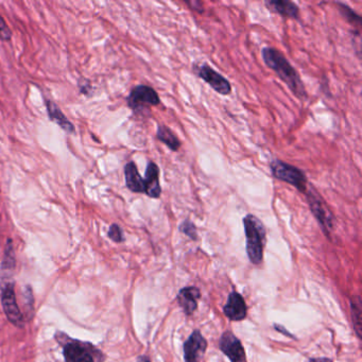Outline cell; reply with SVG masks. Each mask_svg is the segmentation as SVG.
I'll return each mask as SVG.
<instances>
[{
  "label": "cell",
  "mask_w": 362,
  "mask_h": 362,
  "mask_svg": "<svg viewBox=\"0 0 362 362\" xmlns=\"http://www.w3.org/2000/svg\"><path fill=\"white\" fill-rule=\"evenodd\" d=\"M14 268H16V254L11 239H8L4 253L3 265H1V304L8 320L18 327H23L25 324L24 315L18 306L14 290Z\"/></svg>",
  "instance_id": "1"
},
{
  "label": "cell",
  "mask_w": 362,
  "mask_h": 362,
  "mask_svg": "<svg viewBox=\"0 0 362 362\" xmlns=\"http://www.w3.org/2000/svg\"><path fill=\"white\" fill-rule=\"evenodd\" d=\"M262 56L265 64L272 69L282 81L287 84L288 88L298 98H307L306 88L300 75L279 50L272 47H265L262 50Z\"/></svg>",
  "instance_id": "2"
},
{
  "label": "cell",
  "mask_w": 362,
  "mask_h": 362,
  "mask_svg": "<svg viewBox=\"0 0 362 362\" xmlns=\"http://www.w3.org/2000/svg\"><path fill=\"white\" fill-rule=\"evenodd\" d=\"M56 340L62 345L63 356L66 362H104L105 356L94 344L56 334Z\"/></svg>",
  "instance_id": "3"
},
{
  "label": "cell",
  "mask_w": 362,
  "mask_h": 362,
  "mask_svg": "<svg viewBox=\"0 0 362 362\" xmlns=\"http://www.w3.org/2000/svg\"><path fill=\"white\" fill-rule=\"evenodd\" d=\"M243 225L247 238L248 256L252 264L260 265L264 258L266 227L262 221L253 215H247L243 218Z\"/></svg>",
  "instance_id": "4"
},
{
  "label": "cell",
  "mask_w": 362,
  "mask_h": 362,
  "mask_svg": "<svg viewBox=\"0 0 362 362\" xmlns=\"http://www.w3.org/2000/svg\"><path fill=\"white\" fill-rule=\"evenodd\" d=\"M270 169L272 172V176L277 180L283 181L287 184L292 185L296 187L301 193H306L307 176L303 170L298 169L296 166L290 165V164L285 163V162L275 159L270 163Z\"/></svg>",
  "instance_id": "5"
},
{
  "label": "cell",
  "mask_w": 362,
  "mask_h": 362,
  "mask_svg": "<svg viewBox=\"0 0 362 362\" xmlns=\"http://www.w3.org/2000/svg\"><path fill=\"white\" fill-rule=\"evenodd\" d=\"M128 105L134 111H142L161 103L159 94L148 85H138L131 90L127 99Z\"/></svg>",
  "instance_id": "6"
},
{
  "label": "cell",
  "mask_w": 362,
  "mask_h": 362,
  "mask_svg": "<svg viewBox=\"0 0 362 362\" xmlns=\"http://www.w3.org/2000/svg\"><path fill=\"white\" fill-rule=\"evenodd\" d=\"M306 199L308 202L309 207L313 212V216L319 221L321 227H323L324 231H330L332 227V212L328 210L327 206L324 203L322 198L320 197L319 193L313 188H307Z\"/></svg>",
  "instance_id": "7"
},
{
  "label": "cell",
  "mask_w": 362,
  "mask_h": 362,
  "mask_svg": "<svg viewBox=\"0 0 362 362\" xmlns=\"http://www.w3.org/2000/svg\"><path fill=\"white\" fill-rule=\"evenodd\" d=\"M195 73H197L198 77L201 78L218 94L223 95V96L231 94V86L229 80L225 79L222 75L214 71L210 65H200L195 68Z\"/></svg>",
  "instance_id": "8"
},
{
  "label": "cell",
  "mask_w": 362,
  "mask_h": 362,
  "mask_svg": "<svg viewBox=\"0 0 362 362\" xmlns=\"http://www.w3.org/2000/svg\"><path fill=\"white\" fill-rule=\"evenodd\" d=\"M219 347L231 362H247L245 349L233 332H225L221 336Z\"/></svg>",
  "instance_id": "9"
},
{
  "label": "cell",
  "mask_w": 362,
  "mask_h": 362,
  "mask_svg": "<svg viewBox=\"0 0 362 362\" xmlns=\"http://www.w3.org/2000/svg\"><path fill=\"white\" fill-rule=\"evenodd\" d=\"M207 342L199 330H195L184 343L185 362H199L205 354Z\"/></svg>",
  "instance_id": "10"
},
{
  "label": "cell",
  "mask_w": 362,
  "mask_h": 362,
  "mask_svg": "<svg viewBox=\"0 0 362 362\" xmlns=\"http://www.w3.org/2000/svg\"><path fill=\"white\" fill-rule=\"evenodd\" d=\"M247 305L243 296L237 292H231L227 298L223 313L231 321H241L247 317Z\"/></svg>",
  "instance_id": "11"
},
{
  "label": "cell",
  "mask_w": 362,
  "mask_h": 362,
  "mask_svg": "<svg viewBox=\"0 0 362 362\" xmlns=\"http://www.w3.org/2000/svg\"><path fill=\"white\" fill-rule=\"evenodd\" d=\"M145 181V193L152 199H159L162 195L161 183H159V169L157 164L149 162L146 169Z\"/></svg>",
  "instance_id": "12"
},
{
  "label": "cell",
  "mask_w": 362,
  "mask_h": 362,
  "mask_svg": "<svg viewBox=\"0 0 362 362\" xmlns=\"http://www.w3.org/2000/svg\"><path fill=\"white\" fill-rule=\"evenodd\" d=\"M201 298L199 289L195 287H186L180 290L178 302L187 315H193L198 307V300Z\"/></svg>",
  "instance_id": "13"
},
{
  "label": "cell",
  "mask_w": 362,
  "mask_h": 362,
  "mask_svg": "<svg viewBox=\"0 0 362 362\" xmlns=\"http://www.w3.org/2000/svg\"><path fill=\"white\" fill-rule=\"evenodd\" d=\"M265 5L268 8L269 11L272 12V13L279 14V16H284V18L296 20L300 16V9H298V5L292 3V1H288V0H283V1L271 0V1H266Z\"/></svg>",
  "instance_id": "14"
},
{
  "label": "cell",
  "mask_w": 362,
  "mask_h": 362,
  "mask_svg": "<svg viewBox=\"0 0 362 362\" xmlns=\"http://www.w3.org/2000/svg\"><path fill=\"white\" fill-rule=\"evenodd\" d=\"M46 107H47L48 116H49L52 121L56 123L61 129L64 130L67 133H76L75 126L67 119L66 116L56 103H54V101L47 100L46 101Z\"/></svg>",
  "instance_id": "15"
},
{
  "label": "cell",
  "mask_w": 362,
  "mask_h": 362,
  "mask_svg": "<svg viewBox=\"0 0 362 362\" xmlns=\"http://www.w3.org/2000/svg\"><path fill=\"white\" fill-rule=\"evenodd\" d=\"M126 185L132 193H145V181L138 172L134 162H129L125 167Z\"/></svg>",
  "instance_id": "16"
},
{
  "label": "cell",
  "mask_w": 362,
  "mask_h": 362,
  "mask_svg": "<svg viewBox=\"0 0 362 362\" xmlns=\"http://www.w3.org/2000/svg\"><path fill=\"white\" fill-rule=\"evenodd\" d=\"M157 138L174 152L180 150L181 146H182V143L179 140L178 136L174 134V132L166 126H159L157 131Z\"/></svg>",
  "instance_id": "17"
},
{
  "label": "cell",
  "mask_w": 362,
  "mask_h": 362,
  "mask_svg": "<svg viewBox=\"0 0 362 362\" xmlns=\"http://www.w3.org/2000/svg\"><path fill=\"white\" fill-rule=\"evenodd\" d=\"M351 317L358 337H361V300L360 296H354L351 300Z\"/></svg>",
  "instance_id": "18"
},
{
  "label": "cell",
  "mask_w": 362,
  "mask_h": 362,
  "mask_svg": "<svg viewBox=\"0 0 362 362\" xmlns=\"http://www.w3.org/2000/svg\"><path fill=\"white\" fill-rule=\"evenodd\" d=\"M337 5L339 6V10H340L343 18H344L351 26L360 29V27H361V18H360V16H358L355 11H353L349 6L345 5V4L338 3Z\"/></svg>",
  "instance_id": "19"
},
{
  "label": "cell",
  "mask_w": 362,
  "mask_h": 362,
  "mask_svg": "<svg viewBox=\"0 0 362 362\" xmlns=\"http://www.w3.org/2000/svg\"><path fill=\"white\" fill-rule=\"evenodd\" d=\"M180 231L185 234V235L188 236L191 239L197 240V227L191 221L186 220L182 222V224L180 225Z\"/></svg>",
  "instance_id": "20"
},
{
  "label": "cell",
  "mask_w": 362,
  "mask_h": 362,
  "mask_svg": "<svg viewBox=\"0 0 362 362\" xmlns=\"http://www.w3.org/2000/svg\"><path fill=\"white\" fill-rule=\"evenodd\" d=\"M109 239L113 240L114 243H123V229H120L119 225L118 224H111L109 227Z\"/></svg>",
  "instance_id": "21"
},
{
  "label": "cell",
  "mask_w": 362,
  "mask_h": 362,
  "mask_svg": "<svg viewBox=\"0 0 362 362\" xmlns=\"http://www.w3.org/2000/svg\"><path fill=\"white\" fill-rule=\"evenodd\" d=\"M12 39L11 29L8 26L6 20L0 14V40L4 42H10Z\"/></svg>",
  "instance_id": "22"
},
{
  "label": "cell",
  "mask_w": 362,
  "mask_h": 362,
  "mask_svg": "<svg viewBox=\"0 0 362 362\" xmlns=\"http://www.w3.org/2000/svg\"><path fill=\"white\" fill-rule=\"evenodd\" d=\"M82 81L84 82V84L80 83L79 82L80 92H81L82 94L84 95L90 94V92H92V86L90 85V83L88 81V80L82 79Z\"/></svg>",
  "instance_id": "23"
},
{
  "label": "cell",
  "mask_w": 362,
  "mask_h": 362,
  "mask_svg": "<svg viewBox=\"0 0 362 362\" xmlns=\"http://www.w3.org/2000/svg\"><path fill=\"white\" fill-rule=\"evenodd\" d=\"M308 362H332V359L328 358H315V359H310Z\"/></svg>",
  "instance_id": "24"
},
{
  "label": "cell",
  "mask_w": 362,
  "mask_h": 362,
  "mask_svg": "<svg viewBox=\"0 0 362 362\" xmlns=\"http://www.w3.org/2000/svg\"><path fill=\"white\" fill-rule=\"evenodd\" d=\"M138 362H150V360H149V358L146 357V356H142V357H138Z\"/></svg>",
  "instance_id": "25"
}]
</instances>
